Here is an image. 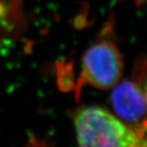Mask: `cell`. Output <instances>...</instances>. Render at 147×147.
Returning a JSON list of instances; mask_svg holds the SVG:
<instances>
[{"mask_svg":"<svg viewBox=\"0 0 147 147\" xmlns=\"http://www.w3.org/2000/svg\"><path fill=\"white\" fill-rule=\"evenodd\" d=\"M115 1H121V0H115Z\"/></svg>","mask_w":147,"mask_h":147,"instance_id":"cell-6","label":"cell"},{"mask_svg":"<svg viewBox=\"0 0 147 147\" xmlns=\"http://www.w3.org/2000/svg\"><path fill=\"white\" fill-rule=\"evenodd\" d=\"M138 136V147H147V120H145L143 123L136 126V127H131Z\"/></svg>","mask_w":147,"mask_h":147,"instance_id":"cell-4","label":"cell"},{"mask_svg":"<svg viewBox=\"0 0 147 147\" xmlns=\"http://www.w3.org/2000/svg\"><path fill=\"white\" fill-rule=\"evenodd\" d=\"M143 92H144V101H145V107H146V113H147V81L144 83L143 86Z\"/></svg>","mask_w":147,"mask_h":147,"instance_id":"cell-5","label":"cell"},{"mask_svg":"<svg viewBox=\"0 0 147 147\" xmlns=\"http://www.w3.org/2000/svg\"><path fill=\"white\" fill-rule=\"evenodd\" d=\"M122 70L123 61L118 47L110 40H100L84 52L77 90L84 84L111 89L120 81Z\"/></svg>","mask_w":147,"mask_h":147,"instance_id":"cell-2","label":"cell"},{"mask_svg":"<svg viewBox=\"0 0 147 147\" xmlns=\"http://www.w3.org/2000/svg\"><path fill=\"white\" fill-rule=\"evenodd\" d=\"M79 147H138V136L129 125L99 107L80 108L74 115Z\"/></svg>","mask_w":147,"mask_h":147,"instance_id":"cell-1","label":"cell"},{"mask_svg":"<svg viewBox=\"0 0 147 147\" xmlns=\"http://www.w3.org/2000/svg\"><path fill=\"white\" fill-rule=\"evenodd\" d=\"M111 104L115 113L130 127H136L147 120L143 89L133 80L122 81L114 86Z\"/></svg>","mask_w":147,"mask_h":147,"instance_id":"cell-3","label":"cell"}]
</instances>
